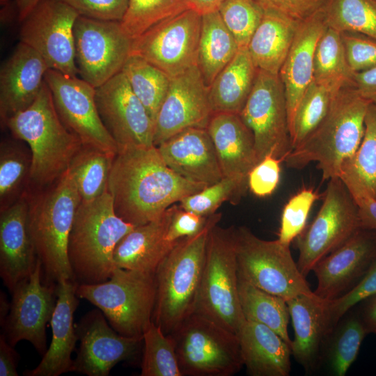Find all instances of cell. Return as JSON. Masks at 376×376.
I'll use <instances>...</instances> for the list:
<instances>
[{
    "mask_svg": "<svg viewBox=\"0 0 376 376\" xmlns=\"http://www.w3.org/2000/svg\"><path fill=\"white\" fill-rule=\"evenodd\" d=\"M354 74L347 62L340 33L327 26L315 51L313 81L334 97L343 88L354 86Z\"/></svg>",
    "mask_w": 376,
    "mask_h": 376,
    "instance_id": "836d02e7",
    "label": "cell"
},
{
    "mask_svg": "<svg viewBox=\"0 0 376 376\" xmlns=\"http://www.w3.org/2000/svg\"><path fill=\"white\" fill-rule=\"evenodd\" d=\"M29 196V226L44 281H75L68 244L81 198L68 170L51 185Z\"/></svg>",
    "mask_w": 376,
    "mask_h": 376,
    "instance_id": "8992f818",
    "label": "cell"
},
{
    "mask_svg": "<svg viewBox=\"0 0 376 376\" xmlns=\"http://www.w3.org/2000/svg\"><path fill=\"white\" fill-rule=\"evenodd\" d=\"M38 258L32 274L11 292L10 309L1 324L8 342L13 347L21 340L31 343L42 357L47 352L46 324L56 302V284L45 283Z\"/></svg>",
    "mask_w": 376,
    "mask_h": 376,
    "instance_id": "e0dca14e",
    "label": "cell"
},
{
    "mask_svg": "<svg viewBox=\"0 0 376 376\" xmlns=\"http://www.w3.org/2000/svg\"><path fill=\"white\" fill-rule=\"evenodd\" d=\"M299 23L276 12L265 10L247 46L258 70L279 74Z\"/></svg>",
    "mask_w": 376,
    "mask_h": 376,
    "instance_id": "4dcf8cb0",
    "label": "cell"
},
{
    "mask_svg": "<svg viewBox=\"0 0 376 376\" xmlns=\"http://www.w3.org/2000/svg\"><path fill=\"white\" fill-rule=\"evenodd\" d=\"M248 188V177H224L220 181L185 197L178 205L184 210L208 217L216 213L226 201L237 203Z\"/></svg>",
    "mask_w": 376,
    "mask_h": 376,
    "instance_id": "7bdbcfd3",
    "label": "cell"
},
{
    "mask_svg": "<svg viewBox=\"0 0 376 376\" xmlns=\"http://www.w3.org/2000/svg\"><path fill=\"white\" fill-rule=\"evenodd\" d=\"M237 336L248 375H290L291 347L274 331L263 324L245 320Z\"/></svg>",
    "mask_w": 376,
    "mask_h": 376,
    "instance_id": "f546056e",
    "label": "cell"
},
{
    "mask_svg": "<svg viewBox=\"0 0 376 376\" xmlns=\"http://www.w3.org/2000/svg\"><path fill=\"white\" fill-rule=\"evenodd\" d=\"M354 87L361 97L376 103V66L355 73Z\"/></svg>",
    "mask_w": 376,
    "mask_h": 376,
    "instance_id": "9f6ffc18",
    "label": "cell"
},
{
    "mask_svg": "<svg viewBox=\"0 0 376 376\" xmlns=\"http://www.w3.org/2000/svg\"><path fill=\"white\" fill-rule=\"evenodd\" d=\"M79 16L62 0H41L22 22L20 42L38 52L50 69L77 77L74 26Z\"/></svg>",
    "mask_w": 376,
    "mask_h": 376,
    "instance_id": "9a60e30c",
    "label": "cell"
},
{
    "mask_svg": "<svg viewBox=\"0 0 376 376\" xmlns=\"http://www.w3.org/2000/svg\"><path fill=\"white\" fill-rule=\"evenodd\" d=\"M333 96L314 81L304 92L294 117L290 136L292 149L301 144L327 114Z\"/></svg>",
    "mask_w": 376,
    "mask_h": 376,
    "instance_id": "ee69618b",
    "label": "cell"
},
{
    "mask_svg": "<svg viewBox=\"0 0 376 376\" xmlns=\"http://www.w3.org/2000/svg\"><path fill=\"white\" fill-rule=\"evenodd\" d=\"M74 40L78 74L95 88L121 72L132 43L120 22L80 15L75 23Z\"/></svg>",
    "mask_w": 376,
    "mask_h": 376,
    "instance_id": "5bb4252c",
    "label": "cell"
},
{
    "mask_svg": "<svg viewBox=\"0 0 376 376\" xmlns=\"http://www.w3.org/2000/svg\"><path fill=\"white\" fill-rule=\"evenodd\" d=\"M370 103L354 86L343 88L321 123L285 157L287 167L301 169L316 162L324 180L339 177L344 163L361 144Z\"/></svg>",
    "mask_w": 376,
    "mask_h": 376,
    "instance_id": "3957f363",
    "label": "cell"
},
{
    "mask_svg": "<svg viewBox=\"0 0 376 376\" xmlns=\"http://www.w3.org/2000/svg\"><path fill=\"white\" fill-rule=\"evenodd\" d=\"M265 10L276 12L297 22L320 11L326 0H256Z\"/></svg>",
    "mask_w": 376,
    "mask_h": 376,
    "instance_id": "db71d44e",
    "label": "cell"
},
{
    "mask_svg": "<svg viewBox=\"0 0 376 376\" xmlns=\"http://www.w3.org/2000/svg\"><path fill=\"white\" fill-rule=\"evenodd\" d=\"M12 140L1 143L0 150V210L8 208L26 192L30 183L31 153Z\"/></svg>",
    "mask_w": 376,
    "mask_h": 376,
    "instance_id": "f35d334b",
    "label": "cell"
},
{
    "mask_svg": "<svg viewBox=\"0 0 376 376\" xmlns=\"http://www.w3.org/2000/svg\"><path fill=\"white\" fill-rule=\"evenodd\" d=\"M175 204L159 217L136 226L116 245L113 255L117 267L155 274L156 270L177 242L166 238Z\"/></svg>",
    "mask_w": 376,
    "mask_h": 376,
    "instance_id": "4316f807",
    "label": "cell"
},
{
    "mask_svg": "<svg viewBox=\"0 0 376 376\" xmlns=\"http://www.w3.org/2000/svg\"><path fill=\"white\" fill-rule=\"evenodd\" d=\"M238 276L288 301L315 295L292 258L290 246L259 238L246 226L234 227Z\"/></svg>",
    "mask_w": 376,
    "mask_h": 376,
    "instance_id": "30bf717a",
    "label": "cell"
},
{
    "mask_svg": "<svg viewBox=\"0 0 376 376\" xmlns=\"http://www.w3.org/2000/svg\"><path fill=\"white\" fill-rule=\"evenodd\" d=\"M19 354L6 340L4 334L0 336V376H17Z\"/></svg>",
    "mask_w": 376,
    "mask_h": 376,
    "instance_id": "6f0895ef",
    "label": "cell"
},
{
    "mask_svg": "<svg viewBox=\"0 0 376 376\" xmlns=\"http://www.w3.org/2000/svg\"><path fill=\"white\" fill-rule=\"evenodd\" d=\"M75 328L79 345L74 371L88 376L109 375L117 363L135 359L143 343L118 333L97 309L86 313Z\"/></svg>",
    "mask_w": 376,
    "mask_h": 376,
    "instance_id": "d6986e66",
    "label": "cell"
},
{
    "mask_svg": "<svg viewBox=\"0 0 376 376\" xmlns=\"http://www.w3.org/2000/svg\"><path fill=\"white\" fill-rule=\"evenodd\" d=\"M212 115L208 87L197 65L171 78L155 120L153 144L191 127L207 128Z\"/></svg>",
    "mask_w": 376,
    "mask_h": 376,
    "instance_id": "ffe728a7",
    "label": "cell"
},
{
    "mask_svg": "<svg viewBox=\"0 0 376 376\" xmlns=\"http://www.w3.org/2000/svg\"><path fill=\"white\" fill-rule=\"evenodd\" d=\"M218 12L239 48H247L265 14V10L256 0H226Z\"/></svg>",
    "mask_w": 376,
    "mask_h": 376,
    "instance_id": "bcb514c9",
    "label": "cell"
},
{
    "mask_svg": "<svg viewBox=\"0 0 376 376\" xmlns=\"http://www.w3.org/2000/svg\"><path fill=\"white\" fill-rule=\"evenodd\" d=\"M320 195L313 188H304L285 205L281 217L278 240L290 246L305 229L310 211Z\"/></svg>",
    "mask_w": 376,
    "mask_h": 376,
    "instance_id": "7dc6e473",
    "label": "cell"
},
{
    "mask_svg": "<svg viewBox=\"0 0 376 376\" xmlns=\"http://www.w3.org/2000/svg\"><path fill=\"white\" fill-rule=\"evenodd\" d=\"M322 13L327 27L376 39L375 0H326Z\"/></svg>",
    "mask_w": 376,
    "mask_h": 376,
    "instance_id": "ab89813d",
    "label": "cell"
},
{
    "mask_svg": "<svg viewBox=\"0 0 376 376\" xmlns=\"http://www.w3.org/2000/svg\"><path fill=\"white\" fill-rule=\"evenodd\" d=\"M238 295L245 320L268 327L292 346L288 331L289 308L285 299L264 291L239 276Z\"/></svg>",
    "mask_w": 376,
    "mask_h": 376,
    "instance_id": "e575fe53",
    "label": "cell"
},
{
    "mask_svg": "<svg viewBox=\"0 0 376 376\" xmlns=\"http://www.w3.org/2000/svg\"><path fill=\"white\" fill-rule=\"evenodd\" d=\"M157 148L166 164L189 181L209 186L224 178L206 128L184 130Z\"/></svg>",
    "mask_w": 376,
    "mask_h": 376,
    "instance_id": "cb8c5ba5",
    "label": "cell"
},
{
    "mask_svg": "<svg viewBox=\"0 0 376 376\" xmlns=\"http://www.w3.org/2000/svg\"><path fill=\"white\" fill-rule=\"evenodd\" d=\"M49 69L38 52L19 41L1 67L0 116L3 125L34 102Z\"/></svg>",
    "mask_w": 376,
    "mask_h": 376,
    "instance_id": "603a6c76",
    "label": "cell"
},
{
    "mask_svg": "<svg viewBox=\"0 0 376 376\" xmlns=\"http://www.w3.org/2000/svg\"><path fill=\"white\" fill-rule=\"evenodd\" d=\"M239 49L218 10L202 15L197 67L207 87L232 61Z\"/></svg>",
    "mask_w": 376,
    "mask_h": 376,
    "instance_id": "d6a6232c",
    "label": "cell"
},
{
    "mask_svg": "<svg viewBox=\"0 0 376 376\" xmlns=\"http://www.w3.org/2000/svg\"><path fill=\"white\" fill-rule=\"evenodd\" d=\"M135 227L116 214L108 192L92 201H81L68 244L75 282L96 284L107 281L116 267L113 255L116 245Z\"/></svg>",
    "mask_w": 376,
    "mask_h": 376,
    "instance_id": "277c9868",
    "label": "cell"
},
{
    "mask_svg": "<svg viewBox=\"0 0 376 376\" xmlns=\"http://www.w3.org/2000/svg\"><path fill=\"white\" fill-rule=\"evenodd\" d=\"M340 36L347 62L354 73L376 66V39L353 32L341 33Z\"/></svg>",
    "mask_w": 376,
    "mask_h": 376,
    "instance_id": "681fc988",
    "label": "cell"
},
{
    "mask_svg": "<svg viewBox=\"0 0 376 376\" xmlns=\"http://www.w3.org/2000/svg\"><path fill=\"white\" fill-rule=\"evenodd\" d=\"M10 309V302H8L4 293L1 292L0 296V323L1 325L5 321Z\"/></svg>",
    "mask_w": 376,
    "mask_h": 376,
    "instance_id": "6125c7cd",
    "label": "cell"
},
{
    "mask_svg": "<svg viewBox=\"0 0 376 376\" xmlns=\"http://www.w3.org/2000/svg\"><path fill=\"white\" fill-rule=\"evenodd\" d=\"M169 334L182 376H232L244 366L238 336L196 312Z\"/></svg>",
    "mask_w": 376,
    "mask_h": 376,
    "instance_id": "9c48e42d",
    "label": "cell"
},
{
    "mask_svg": "<svg viewBox=\"0 0 376 376\" xmlns=\"http://www.w3.org/2000/svg\"><path fill=\"white\" fill-rule=\"evenodd\" d=\"M368 331L360 315L342 318L329 335L322 356L332 375L344 376L356 360Z\"/></svg>",
    "mask_w": 376,
    "mask_h": 376,
    "instance_id": "74e56055",
    "label": "cell"
},
{
    "mask_svg": "<svg viewBox=\"0 0 376 376\" xmlns=\"http://www.w3.org/2000/svg\"><path fill=\"white\" fill-rule=\"evenodd\" d=\"M80 16L120 22L128 6V0H62Z\"/></svg>",
    "mask_w": 376,
    "mask_h": 376,
    "instance_id": "f5cc1de1",
    "label": "cell"
},
{
    "mask_svg": "<svg viewBox=\"0 0 376 376\" xmlns=\"http://www.w3.org/2000/svg\"><path fill=\"white\" fill-rule=\"evenodd\" d=\"M201 16L188 8L156 24L132 40L130 54L144 58L171 78L197 65Z\"/></svg>",
    "mask_w": 376,
    "mask_h": 376,
    "instance_id": "4fadbf2b",
    "label": "cell"
},
{
    "mask_svg": "<svg viewBox=\"0 0 376 376\" xmlns=\"http://www.w3.org/2000/svg\"><path fill=\"white\" fill-rule=\"evenodd\" d=\"M3 125L27 144L31 158L30 183L37 190L59 179L83 146L61 120L46 82L34 102Z\"/></svg>",
    "mask_w": 376,
    "mask_h": 376,
    "instance_id": "7a4b0ae2",
    "label": "cell"
},
{
    "mask_svg": "<svg viewBox=\"0 0 376 376\" xmlns=\"http://www.w3.org/2000/svg\"><path fill=\"white\" fill-rule=\"evenodd\" d=\"M286 302L295 332L292 355L306 371H313L322 359L325 343L329 335L325 301L315 294L300 295Z\"/></svg>",
    "mask_w": 376,
    "mask_h": 376,
    "instance_id": "f1b7e54d",
    "label": "cell"
},
{
    "mask_svg": "<svg viewBox=\"0 0 376 376\" xmlns=\"http://www.w3.org/2000/svg\"><path fill=\"white\" fill-rule=\"evenodd\" d=\"M121 71L155 124L169 90L171 77L148 61L134 54L128 56Z\"/></svg>",
    "mask_w": 376,
    "mask_h": 376,
    "instance_id": "8d00e7d4",
    "label": "cell"
},
{
    "mask_svg": "<svg viewBox=\"0 0 376 376\" xmlns=\"http://www.w3.org/2000/svg\"><path fill=\"white\" fill-rule=\"evenodd\" d=\"M65 126L86 146L116 155L118 148L105 128L95 100V88L77 77L49 69L45 77Z\"/></svg>",
    "mask_w": 376,
    "mask_h": 376,
    "instance_id": "2e32d148",
    "label": "cell"
},
{
    "mask_svg": "<svg viewBox=\"0 0 376 376\" xmlns=\"http://www.w3.org/2000/svg\"><path fill=\"white\" fill-rule=\"evenodd\" d=\"M226 0H187L189 8L201 15L218 10L221 4Z\"/></svg>",
    "mask_w": 376,
    "mask_h": 376,
    "instance_id": "91938a15",
    "label": "cell"
},
{
    "mask_svg": "<svg viewBox=\"0 0 376 376\" xmlns=\"http://www.w3.org/2000/svg\"><path fill=\"white\" fill-rule=\"evenodd\" d=\"M41 0H14L17 17L22 22Z\"/></svg>",
    "mask_w": 376,
    "mask_h": 376,
    "instance_id": "94428289",
    "label": "cell"
},
{
    "mask_svg": "<svg viewBox=\"0 0 376 376\" xmlns=\"http://www.w3.org/2000/svg\"><path fill=\"white\" fill-rule=\"evenodd\" d=\"M360 228L358 208L347 187L339 177L329 179L316 217L296 238L301 273L306 277L321 259Z\"/></svg>",
    "mask_w": 376,
    "mask_h": 376,
    "instance_id": "8fae6325",
    "label": "cell"
},
{
    "mask_svg": "<svg viewBox=\"0 0 376 376\" xmlns=\"http://www.w3.org/2000/svg\"><path fill=\"white\" fill-rule=\"evenodd\" d=\"M282 162L271 155L259 162L248 174V187L258 197L271 195L276 189Z\"/></svg>",
    "mask_w": 376,
    "mask_h": 376,
    "instance_id": "816d5d0a",
    "label": "cell"
},
{
    "mask_svg": "<svg viewBox=\"0 0 376 376\" xmlns=\"http://www.w3.org/2000/svg\"><path fill=\"white\" fill-rule=\"evenodd\" d=\"M188 8L187 0H128L120 25L133 40L156 24Z\"/></svg>",
    "mask_w": 376,
    "mask_h": 376,
    "instance_id": "b9f144b4",
    "label": "cell"
},
{
    "mask_svg": "<svg viewBox=\"0 0 376 376\" xmlns=\"http://www.w3.org/2000/svg\"><path fill=\"white\" fill-rule=\"evenodd\" d=\"M37 261L29 226V196L26 193L0 215V275L10 292L32 274Z\"/></svg>",
    "mask_w": 376,
    "mask_h": 376,
    "instance_id": "7402d4cb",
    "label": "cell"
},
{
    "mask_svg": "<svg viewBox=\"0 0 376 376\" xmlns=\"http://www.w3.org/2000/svg\"><path fill=\"white\" fill-rule=\"evenodd\" d=\"M359 314L369 334H376V294L365 299Z\"/></svg>",
    "mask_w": 376,
    "mask_h": 376,
    "instance_id": "680465c9",
    "label": "cell"
},
{
    "mask_svg": "<svg viewBox=\"0 0 376 376\" xmlns=\"http://www.w3.org/2000/svg\"><path fill=\"white\" fill-rule=\"evenodd\" d=\"M376 260V230L360 228L313 267L321 299H335L354 287Z\"/></svg>",
    "mask_w": 376,
    "mask_h": 376,
    "instance_id": "44dd1931",
    "label": "cell"
},
{
    "mask_svg": "<svg viewBox=\"0 0 376 376\" xmlns=\"http://www.w3.org/2000/svg\"><path fill=\"white\" fill-rule=\"evenodd\" d=\"M101 120L118 150L153 146L154 122L120 72L95 88Z\"/></svg>",
    "mask_w": 376,
    "mask_h": 376,
    "instance_id": "ac0fdd59",
    "label": "cell"
},
{
    "mask_svg": "<svg viewBox=\"0 0 376 376\" xmlns=\"http://www.w3.org/2000/svg\"><path fill=\"white\" fill-rule=\"evenodd\" d=\"M77 283L71 279H61L56 284V302L50 320L52 338L49 348L40 363L24 372L27 376H58L74 372L72 359L78 336L73 323L78 306Z\"/></svg>",
    "mask_w": 376,
    "mask_h": 376,
    "instance_id": "d4e9b609",
    "label": "cell"
},
{
    "mask_svg": "<svg viewBox=\"0 0 376 376\" xmlns=\"http://www.w3.org/2000/svg\"><path fill=\"white\" fill-rule=\"evenodd\" d=\"M343 169L354 173L376 198V103L370 104L361 144L352 157L344 163Z\"/></svg>",
    "mask_w": 376,
    "mask_h": 376,
    "instance_id": "f6af8a7d",
    "label": "cell"
},
{
    "mask_svg": "<svg viewBox=\"0 0 376 376\" xmlns=\"http://www.w3.org/2000/svg\"><path fill=\"white\" fill-rule=\"evenodd\" d=\"M326 28L322 10L300 22L280 70L279 75L285 90L289 132L299 102L313 81L315 51Z\"/></svg>",
    "mask_w": 376,
    "mask_h": 376,
    "instance_id": "484cf974",
    "label": "cell"
},
{
    "mask_svg": "<svg viewBox=\"0 0 376 376\" xmlns=\"http://www.w3.org/2000/svg\"><path fill=\"white\" fill-rule=\"evenodd\" d=\"M376 1V0H375Z\"/></svg>",
    "mask_w": 376,
    "mask_h": 376,
    "instance_id": "be15d7a7",
    "label": "cell"
},
{
    "mask_svg": "<svg viewBox=\"0 0 376 376\" xmlns=\"http://www.w3.org/2000/svg\"><path fill=\"white\" fill-rule=\"evenodd\" d=\"M240 115L253 133L258 162L269 155L284 162L292 147L285 90L279 75L258 70Z\"/></svg>",
    "mask_w": 376,
    "mask_h": 376,
    "instance_id": "7c38bea8",
    "label": "cell"
},
{
    "mask_svg": "<svg viewBox=\"0 0 376 376\" xmlns=\"http://www.w3.org/2000/svg\"><path fill=\"white\" fill-rule=\"evenodd\" d=\"M208 217L184 210L175 205L167 230V240L177 242L197 234L205 226Z\"/></svg>",
    "mask_w": 376,
    "mask_h": 376,
    "instance_id": "11a10c76",
    "label": "cell"
},
{
    "mask_svg": "<svg viewBox=\"0 0 376 376\" xmlns=\"http://www.w3.org/2000/svg\"><path fill=\"white\" fill-rule=\"evenodd\" d=\"M205 187L175 173L153 146L118 150L107 192L116 214L138 226L157 219L169 207Z\"/></svg>",
    "mask_w": 376,
    "mask_h": 376,
    "instance_id": "6da1fadb",
    "label": "cell"
},
{
    "mask_svg": "<svg viewBox=\"0 0 376 376\" xmlns=\"http://www.w3.org/2000/svg\"><path fill=\"white\" fill-rule=\"evenodd\" d=\"M339 178L347 187L357 206L361 227L376 230V198L352 171L343 169Z\"/></svg>",
    "mask_w": 376,
    "mask_h": 376,
    "instance_id": "f907efd6",
    "label": "cell"
},
{
    "mask_svg": "<svg viewBox=\"0 0 376 376\" xmlns=\"http://www.w3.org/2000/svg\"><path fill=\"white\" fill-rule=\"evenodd\" d=\"M207 130L224 177H248L259 162L254 137L238 113H212Z\"/></svg>",
    "mask_w": 376,
    "mask_h": 376,
    "instance_id": "83f0119b",
    "label": "cell"
},
{
    "mask_svg": "<svg viewBox=\"0 0 376 376\" xmlns=\"http://www.w3.org/2000/svg\"><path fill=\"white\" fill-rule=\"evenodd\" d=\"M258 71L247 48H240L208 87L212 113L240 114L253 89Z\"/></svg>",
    "mask_w": 376,
    "mask_h": 376,
    "instance_id": "1f68e13d",
    "label": "cell"
},
{
    "mask_svg": "<svg viewBox=\"0 0 376 376\" xmlns=\"http://www.w3.org/2000/svg\"><path fill=\"white\" fill-rule=\"evenodd\" d=\"M221 218L210 215L197 234L179 240L156 270L152 321L166 335L196 311L209 233Z\"/></svg>",
    "mask_w": 376,
    "mask_h": 376,
    "instance_id": "5b68a950",
    "label": "cell"
},
{
    "mask_svg": "<svg viewBox=\"0 0 376 376\" xmlns=\"http://www.w3.org/2000/svg\"><path fill=\"white\" fill-rule=\"evenodd\" d=\"M141 376H182L170 334H165L153 321L143 336Z\"/></svg>",
    "mask_w": 376,
    "mask_h": 376,
    "instance_id": "60d3db41",
    "label": "cell"
},
{
    "mask_svg": "<svg viewBox=\"0 0 376 376\" xmlns=\"http://www.w3.org/2000/svg\"><path fill=\"white\" fill-rule=\"evenodd\" d=\"M155 274L116 267L111 277L96 284H77L76 294L95 305L120 334L143 339L152 322Z\"/></svg>",
    "mask_w": 376,
    "mask_h": 376,
    "instance_id": "52a82bcc",
    "label": "cell"
},
{
    "mask_svg": "<svg viewBox=\"0 0 376 376\" xmlns=\"http://www.w3.org/2000/svg\"><path fill=\"white\" fill-rule=\"evenodd\" d=\"M210 229L195 312L238 334L245 318L238 295L234 227Z\"/></svg>",
    "mask_w": 376,
    "mask_h": 376,
    "instance_id": "ba28073f",
    "label": "cell"
},
{
    "mask_svg": "<svg viewBox=\"0 0 376 376\" xmlns=\"http://www.w3.org/2000/svg\"><path fill=\"white\" fill-rule=\"evenodd\" d=\"M375 294L376 260L354 287L342 296L325 301V315L329 332L331 333L338 322L354 306Z\"/></svg>",
    "mask_w": 376,
    "mask_h": 376,
    "instance_id": "c3c4849f",
    "label": "cell"
},
{
    "mask_svg": "<svg viewBox=\"0 0 376 376\" xmlns=\"http://www.w3.org/2000/svg\"><path fill=\"white\" fill-rule=\"evenodd\" d=\"M116 155L84 145L76 154L68 170L81 201H92L107 192L109 178Z\"/></svg>",
    "mask_w": 376,
    "mask_h": 376,
    "instance_id": "d590c367",
    "label": "cell"
}]
</instances>
